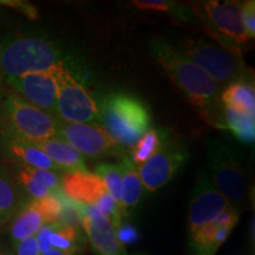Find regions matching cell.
Here are the masks:
<instances>
[{"mask_svg": "<svg viewBox=\"0 0 255 255\" xmlns=\"http://www.w3.org/2000/svg\"><path fill=\"white\" fill-rule=\"evenodd\" d=\"M149 47L156 62L182 90L201 116L208 123L221 128V91L218 83L164 39L154 38Z\"/></svg>", "mask_w": 255, "mask_h": 255, "instance_id": "cell-1", "label": "cell"}, {"mask_svg": "<svg viewBox=\"0 0 255 255\" xmlns=\"http://www.w3.org/2000/svg\"><path fill=\"white\" fill-rule=\"evenodd\" d=\"M0 60L4 81L25 73H52L59 66L78 64L58 43L37 34L8 36L0 41Z\"/></svg>", "mask_w": 255, "mask_h": 255, "instance_id": "cell-2", "label": "cell"}, {"mask_svg": "<svg viewBox=\"0 0 255 255\" xmlns=\"http://www.w3.org/2000/svg\"><path fill=\"white\" fill-rule=\"evenodd\" d=\"M102 127L123 150L136 144L150 129L151 115L146 104L129 92L113 91L100 103Z\"/></svg>", "mask_w": 255, "mask_h": 255, "instance_id": "cell-3", "label": "cell"}, {"mask_svg": "<svg viewBox=\"0 0 255 255\" xmlns=\"http://www.w3.org/2000/svg\"><path fill=\"white\" fill-rule=\"evenodd\" d=\"M58 119L28 103L20 96L8 94L0 108V133L36 143L57 137Z\"/></svg>", "mask_w": 255, "mask_h": 255, "instance_id": "cell-4", "label": "cell"}, {"mask_svg": "<svg viewBox=\"0 0 255 255\" xmlns=\"http://www.w3.org/2000/svg\"><path fill=\"white\" fill-rule=\"evenodd\" d=\"M51 75L57 87V119L73 123H89L100 119V104L83 81L78 64L59 66Z\"/></svg>", "mask_w": 255, "mask_h": 255, "instance_id": "cell-5", "label": "cell"}, {"mask_svg": "<svg viewBox=\"0 0 255 255\" xmlns=\"http://www.w3.org/2000/svg\"><path fill=\"white\" fill-rule=\"evenodd\" d=\"M178 51L209 75L219 85H228L239 79L250 77L241 53L233 52L214 41L183 39Z\"/></svg>", "mask_w": 255, "mask_h": 255, "instance_id": "cell-6", "label": "cell"}, {"mask_svg": "<svg viewBox=\"0 0 255 255\" xmlns=\"http://www.w3.org/2000/svg\"><path fill=\"white\" fill-rule=\"evenodd\" d=\"M209 178L229 206L239 209L247 196V175L234 152L219 139L207 144Z\"/></svg>", "mask_w": 255, "mask_h": 255, "instance_id": "cell-7", "label": "cell"}, {"mask_svg": "<svg viewBox=\"0 0 255 255\" xmlns=\"http://www.w3.org/2000/svg\"><path fill=\"white\" fill-rule=\"evenodd\" d=\"M241 4L240 1L210 0L189 2L188 6L208 36L219 33L241 49L248 41L241 20Z\"/></svg>", "mask_w": 255, "mask_h": 255, "instance_id": "cell-8", "label": "cell"}, {"mask_svg": "<svg viewBox=\"0 0 255 255\" xmlns=\"http://www.w3.org/2000/svg\"><path fill=\"white\" fill-rule=\"evenodd\" d=\"M57 137L71 144L82 155L90 158L124 157L126 150L115 143L103 127L96 122H57Z\"/></svg>", "mask_w": 255, "mask_h": 255, "instance_id": "cell-9", "label": "cell"}, {"mask_svg": "<svg viewBox=\"0 0 255 255\" xmlns=\"http://www.w3.org/2000/svg\"><path fill=\"white\" fill-rule=\"evenodd\" d=\"M188 158L183 145L169 141L150 159L137 167L142 186L149 193L161 189L178 174Z\"/></svg>", "mask_w": 255, "mask_h": 255, "instance_id": "cell-10", "label": "cell"}, {"mask_svg": "<svg viewBox=\"0 0 255 255\" xmlns=\"http://www.w3.org/2000/svg\"><path fill=\"white\" fill-rule=\"evenodd\" d=\"M228 207L227 200L214 187L208 174L206 171L199 174L195 181V187L191 191L188 210L189 234L195 233L207 223L214 222L215 219Z\"/></svg>", "mask_w": 255, "mask_h": 255, "instance_id": "cell-11", "label": "cell"}, {"mask_svg": "<svg viewBox=\"0 0 255 255\" xmlns=\"http://www.w3.org/2000/svg\"><path fill=\"white\" fill-rule=\"evenodd\" d=\"M6 83L28 103L56 116L57 87L51 73H25L5 79Z\"/></svg>", "mask_w": 255, "mask_h": 255, "instance_id": "cell-12", "label": "cell"}, {"mask_svg": "<svg viewBox=\"0 0 255 255\" xmlns=\"http://www.w3.org/2000/svg\"><path fill=\"white\" fill-rule=\"evenodd\" d=\"M81 205L82 228L97 255H128L117 241L115 228L95 205Z\"/></svg>", "mask_w": 255, "mask_h": 255, "instance_id": "cell-13", "label": "cell"}, {"mask_svg": "<svg viewBox=\"0 0 255 255\" xmlns=\"http://www.w3.org/2000/svg\"><path fill=\"white\" fill-rule=\"evenodd\" d=\"M0 150L6 158L20 167L59 171L53 162L33 143L0 133Z\"/></svg>", "mask_w": 255, "mask_h": 255, "instance_id": "cell-14", "label": "cell"}, {"mask_svg": "<svg viewBox=\"0 0 255 255\" xmlns=\"http://www.w3.org/2000/svg\"><path fill=\"white\" fill-rule=\"evenodd\" d=\"M62 191L73 202L82 205H96L100 197L107 193L101 178L88 169L63 175Z\"/></svg>", "mask_w": 255, "mask_h": 255, "instance_id": "cell-15", "label": "cell"}, {"mask_svg": "<svg viewBox=\"0 0 255 255\" xmlns=\"http://www.w3.org/2000/svg\"><path fill=\"white\" fill-rule=\"evenodd\" d=\"M34 145L38 146L53 162L59 171L71 173L87 169L84 157L81 152L59 137L49 138L46 141L36 143Z\"/></svg>", "mask_w": 255, "mask_h": 255, "instance_id": "cell-16", "label": "cell"}, {"mask_svg": "<svg viewBox=\"0 0 255 255\" xmlns=\"http://www.w3.org/2000/svg\"><path fill=\"white\" fill-rule=\"evenodd\" d=\"M122 168V188H121V210L126 218L141 202L143 186L139 178L137 167L133 164L131 157L124 156L121 162Z\"/></svg>", "mask_w": 255, "mask_h": 255, "instance_id": "cell-17", "label": "cell"}, {"mask_svg": "<svg viewBox=\"0 0 255 255\" xmlns=\"http://www.w3.org/2000/svg\"><path fill=\"white\" fill-rule=\"evenodd\" d=\"M44 225H45V221L37 206L34 205L33 200L24 203L14 214L13 221L9 228L12 244L15 245L19 241L34 237Z\"/></svg>", "mask_w": 255, "mask_h": 255, "instance_id": "cell-18", "label": "cell"}, {"mask_svg": "<svg viewBox=\"0 0 255 255\" xmlns=\"http://www.w3.org/2000/svg\"><path fill=\"white\" fill-rule=\"evenodd\" d=\"M222 105V104H221ZM221 129H228L239 142L251 145L255 139V120L253 115L222 105Z\"/></svg>", "mask_w": 255, "mask_h": 255, "instance_id": "cell-19", "label": "cell"}, {"mask_svg": "<svg viewBox=\"0 0 255 255\" xmlns=\"http://www.w3.org/2000/svg\"><path fill=\"white\" fill-rule=\"evenodd\" d=\"M220 102L222 105H228L254 116L255 91L253 81L251 82V78L248 77L229 83L220 94Z\"/></svg>", "mask_w": 255, "mask_h": 255, "instance_id": "cell-20", "label": "cell"}, {"mask_svg": "<svg viewBox=\"0 0 255 255\" xmlns=\"http://www.w3.org/2000/svg\"><path fill=\"white\" fill-rule=\"evenodd\" d=\"M170 141V136L164 128H150L131 149V159L136 167H141L156 152Z\"/></svg>", "mask_w": 255, "mask_h": 255, "instance_id": "cell-21", "label": "cell"}, {"mask_svg": "<svg viewBox=\"0 0 255 255\" xmlns=\"http://www.w3.org/2000/svg\"><path fill=\"white\" fill-rule=\"evenodd\" d=\"M23 206L17 184L0 161V222L7 221Z\"/></svg>", "mask_w": 255, "mask_h": 255, "instance_id": "cell-22", "label": "cell"}, {"mask_svg": "<svg viewBox=\"0 0 255 255\" xmlns=\"http://www.w3.org/2000/svg\"><path fill=\"white\" fill-rule=\"evenodd\" d=\"M51 247L73 255H79L84 247V235L81 228L55 223L49 235Z\"/></svg>", "mask_w": 255, "mask_h": 255, "instance_id": "cell-23", "label": "cell"}, {"mask_svg": "<svg viewBox=\"0 0 255 255\" xmlns=\"http://www.w3.org/2000/svg\"><path fill=\"white\" fill-rule=\"evenodd\" d=\"M133 5L141 11H152V12H167L171 19L176 23L193 24L195 21L199 23L195 14L193 13L188 5L178 4V2L168 1V0H137L133 1Z\"/></svg>", "mask_w": 255, "mask_h": 255, "instance_id": "cell-24", "label": "cell"}, {"mask_svg": "<svg viewBox=\"0 0 255 255\" xmlns=\"http://www.w3.org/2000/svg\"><path fill=\"white\" fill-rule=\"evenodd\" d=\"M218 226L215 222L207 223L190 235V251L193 255H215L220 246L215 235Z\"/></svg>", "mask_w": 255, "mask_h": 255, "instance_id": "cell-25", "label": "cell"}, {"mask_svg": "<svg viewBox=\"0 0 255 255\" xmlns=\"http://www.w3.org/2000/svg\"><path fill=\"white\" fill-rule=\"evenodd\" d=\"M95 174L104 183L105 190L111 199L120 206L121 188H122V168H121V164L101 163L96 167Z\"/></svg>", "mask_w": 255, "mask_h": 255, "instance_id": "cell-26", "label": "cell"}, {"mask_svg": "<svg viewBox=\"0 0 255 255\" xmlns=\"http://www.w3.org/2000/svg\"><path fill=\"white\" fill-rule=\"evenodd\" d=\"M17 181L19 187L31 197V200H39L52 194V191L45 184L41 183L28 173L27 168L20 167L17 174Z\"/></svg>", "mask_w": 255, "mask_h": 255, "instance_id": "cell-27", "label": "cell"}, {"mask_svg": "<svg viewBox=\"0 0 255 255\" xmlns=\"http://www.w3.org/2000/svg\"><path fill=\"white\" fill-rule=\"evenodd\" d=\"M33 202L43 216L45 225H55V223L59 222L62 203L55 194H50L49 196L39 200H33Z\"/></svg>", "mask_w": 255, "mask_h": 255, "instance_id": "cell-28", "label": "cell"}, {"mask_svg": "<svg viewBox=\"0 0 255 255\" xmlns=\"http://www.w3.org/2000/svg\"><path fill=\"white\" fill-rule=\"evenodd\" d=\"M95 206L97 207V209L100 210L105 218L113 223L114 228H116L117 226L123 221L124 216H123L122 210H121L120 206L117 205L113 199H111L108 193L103 194Z\"/></svg>", "mask_w": 255, "mask_h": 255, "instance_id": "cell-29", "label": "cell"}, {"mask_svg": "<svg viewBox=\"0 0 255 255\" xmlns=\"http://www.w3.org/2000/svg\"><path fill=\"white\" fill-rule=\"evenodd\" d=\"M241 20L248 39L255 37V1L248 0L241 4Z\"/></svg>", "mask_w": 255, "mask_h": 255, "instance_id": "cell-30", "label": "cell"}, {"mask_svg": "<svg viewBox=\"0 0 255 255\" xmlns=\"http://www.w3.org/2000/svg\"><path fill=\"white\" fill-rule=\"evenodd\" d=\"M115 234H116L117 241L120 242L122 246L127 245H133L139 240V233L137 228L132 223L122 221L115 228Z\"/></svg>", "mask_w": 255, "mask_h": 255, "instance_id": "cell-31", "label": "cell"}, {"mask_svg": "<svg viewBox=\"0 0 255 255\" xmlns=\"http://www.w3.org/2000/svg\"><path fill=\"white\" fill-rule=\"evenodd\" d=\"M239 221V209L235 207L229 206L227 209L223 210L218 218L215 219V225L218 227H226L229 229H233L235 225Z\"/></svg>", "mask_w": 255, "mask_h": 255, "instance_id": "cell-32", "label": "cell"}, {"mask_svg": "<svg viewBox=\"0 0 255 255\" xmlns=\"http://www.w3.org/2000/svg\"><path fill=\"white\" fill-rule=\"evenodd\" d=\"M13 247L14 255H40V252L37 246L36 235L17 242L13 245Z\"/></svg>", "mask_w": 255, "mask_h": 255, "instance_id": "cell-33", "label": "cell"}, {"mask_svg": "<svg viewBox=\"0 0 255 255\" xmlns=\"http://www.w3.org/2000/svg\"><path fill=\"white\" fill-rule=\"evenodd\" d=\"M52 229V225H44L43 227L39 229V232L36 234V240H37V246L40 253H45V252L50 251L51 245L49 241V235Z\"/></svg>", "mask_w": 255, "mask_h": 255, "instance_id": "cell-34", "label": "cell"}, {"mask_svg": "<svg viewBox=\"0 0 255 255\" xmlns=\"http://www.w3.org/2000/svg\"><path fill=\"white\" fill-rule=\"evenodd\" d=\"M0 4H4L6 6H11V7L17 8L21 11L25 15H27L30 19H36L38 17V11L34 6L26 4L24 1H0Z\"/></svg>", "mask_w": 255, "mask_h": 255, "instance_id": "cell-35", "label": "cell"}, {"mask_svg": "<svg viewBox=\"0 0 255 255\" xmlns=\"http://www.w3.org/2000/svg\"><path fill=\"white\" fill-rule=\"evenodd\" d=\"M40 255H73V254L65 253V252H62V251L55 250V248H51L50 251L45 252V253H40Z\"/></svg>", "mask_w": 255, "mask_h": 255, "instance_id": "cell-36", "label": "cell"}, {"mask_svg": "<svg viewBox=\"0 0 255 255\" xmlns=\"http://www.w3.org/2000/svg\"><path fill=\"white\" fill-rule=\"evenodd\" d=\"M2 83H4V73H2L1 60H0V98H1L2 95Z\"/></svg>", "mask_w": 255, "mask_h": 255, "instance_id": "cell-37", "label": "cell"}, {"mask_svg": "<svg viewBox=\"0 0 255 255\" xmlns=\"http://www.w3.org/2000/svg\"><path fill=\"white\" fill-rule=\"evenodd\" d=\"M0 255H14V254L11 253V252H8V251L1 250V251H0Z\"/></svg>", "mask_w": 255, "mask_h": 255, "instance_id": "cell-38", "label": "cell"}, {"mask_svg": "<svg viewBox=\"0 0 255 255\" xmlns=\"http://www.w3.org/2000/svg\"><path fill=\"white\" fill-rule=\"evenodd\" d=\"M137 255H142V254H137Z\"/></svg>", "mask_w": 255, "mask_h": 255, "instance_id": "cell-39", "label": "cell"}]
</instances>
